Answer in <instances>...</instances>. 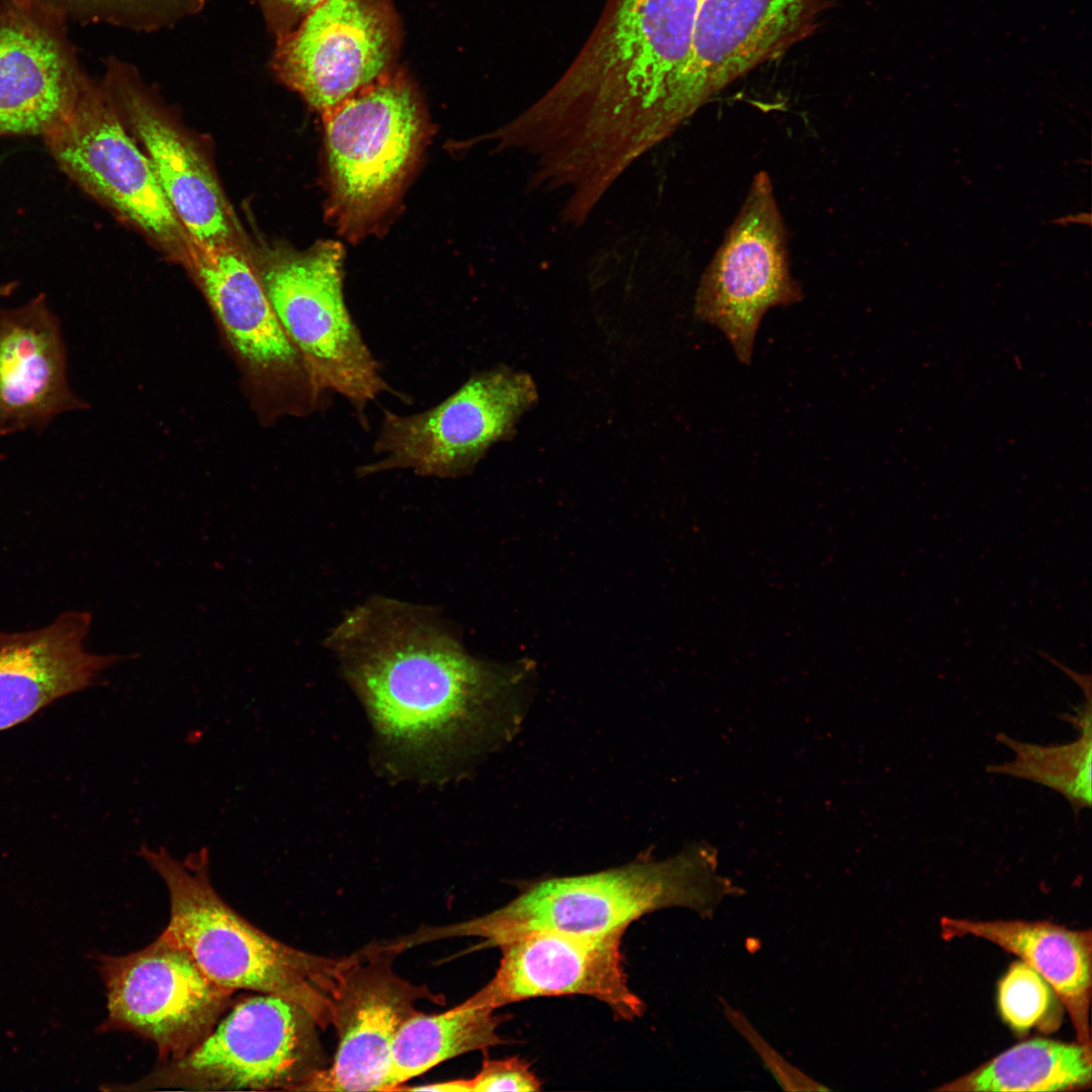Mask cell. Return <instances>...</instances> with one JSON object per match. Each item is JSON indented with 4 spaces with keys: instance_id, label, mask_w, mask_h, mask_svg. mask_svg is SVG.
Listing matches in <instances>:
<instances>
[{
    "instance_id": "6da1fadb",
    "label": "cell",
    "mask_w": 1092,
    "mask_h": 1092,
    "mask_svg": "<svg viewBox=\"0 0 1092 1092\" xmlns=\"http://www.w3.org/2000/svg\"><path fill=\"white\" fill-rule=\"evenodd\" d=\"M325 644L385 750L429 775L511 737L533 681L532 662L475 658L432 610L389 598L348 611Z\"/></svg>"
},
{
    "instance_id": "7a4b0ae2",
    "label": "cell",
    "mask_w": 1092,
    "mask_h": 1092,
    "mask_svg": "<svg viewBox=\"0 0 1092 1092\" xmlns=\"http://www.w3.org/2000/svg\"><path fill=\"white\" fill-rule=\"evenodd\" d=\"M702 0H607L573 61L530 106L563 144L632 163L684 120L678 96Z\"/></svg>"
},
{
    "instance_id": "3957f363",
    "label": "cell",
    "mask_w": 1092,
    "mask_h": 1092,
    "mask_svg": "<svg viewBox=\"0 0 1092 1092\" xmlns=\"http://www.w3.org/2000/svg\"><path fill=\"white\" fill-rule=\"evenodd\" d=\"M717 853L695 844L675 856L637 859L603 872L532 884L509 904L462 922L431 926L429 941L474 936L496 946L533 931L583 935L623 933L638 918L686 908L712 918L726 897L743 889L717 874Z\"/></svg>"
},
{
    "instance_id": "277c9868",
    "label": "cell",
    "mask_w": 1092,
    "mask_h": 1092,
    "mask_svg": "<svg viewBox=\"0 0 1092 1092\" xmlns=\"http://www.w3.org/2000/svg\"><path fill=\"white\" fill-rule=\"evenodd\" d=\"M138 855L167 887L170 915L164 930L211 981L236 992L283 997L306 1009L321 1029L331 1026L333 996L349 956L306 952L254 926L215 891L205 847L180 860L164 846L143 843Z\"/></svg>"
},
{
    "instance_id": "5b68a950",
    "label": "cell",
    "mask_w": 1092,
    "mask_h": 1092,
    "mask_svg": "<svg viewBox=\"0 0 1092 1092\" xmlns=\"http://www.w3.org/2000/svg\"><path fill=\"white\" fill-rule=\"evenodd\" d=\"M318 1028L306 1009L283 997L255 992L234 997L184 1056L158 1062L138 1081L109 1090L301 1091L327 1067Z\"/></svg>"
},
{
    "instance_id": "8992f818",
    "label": "cell",
    "mask_w": 1092,
    "mask_h": 1092,
    "mask_svg": "<svg viewBox=\"0 0 1092 1092\" xmlns=\"http://www.w3.org/2000/svg\"><path fill=\"white\" fill-rule=\"evenodd\" d=\"M332 217L350 235L395 201L421 153L426 116L418 90L389 69L322 112Z\"/></svg>"
},
{
    "instance_id": "52a82bcc",
    "label": "cell",
    "mask_w": 1092,
    "mask_h": 1092,
    "mask_svg": "<svg viewBox=\"0 0 1092 1092\" xmlns=\"http://www.w3.org/2000/svg\"><path fill=\"white\" fill-rule=\"evenodd\" d=\"M343 259L334 241L277 251L261 281L318 394L338 393L361 413L391 389L346 305Z\"/></svg>"
},
{
    "instance_id": "ba28073f",
    "label": "cell",
    "mask_w": 1092,
    "mask_h": 1092,
    "mask_svg": "<svg viewBox=\"0 0 1092 1092\" xmlns=\"http://www.w3.org/2000/svg\"><path fill=\"white\" fill-rule=\"evenodd\" d=\"M536 397L529 375L497 368L475 374L425 412L385 411L373 446L381 458L358 471L362 476L392 469L440 478L468 474Z\"/></svg>"
},
{
    "instance_id": "9c48e42d",
    "label": "cell",
    "mask_w": 1092,
    "mask_h": 1092,
    "mask_svg": "<svg viewBox=\"0 0 1092 1092\" xmlns=\"http://www.w3.org/2000/svg\"><path fill=\"white\" fill-rule=\"evenodd\" d=\"M107 997L98 1032L125 1031L153 1042L158 1062L184 1056L214 1026L236 991L211 981L163 930L144 948L95 956Z\"/></svg>"
},
{
    "instance_id": "30bf717a",
    "label": "cell",
    "mask_w": 1092,
    "mask_h": 1092,
    "mask_svg": "<svg viewBox=\"0 0 1092 1092\" xmlns=\"http://www.w3.org/2000/svg\"><path fill=\"white\" fill-rule=\"evenodd\" d=\"M802 298L790 272L788 236L771 180L761 171L701 278L696 314L718 328L739 361L749 364L765 312Z\"/></svg>"
},
{
    "instance_id": "8fae6325",
    "label": "cell",
    "mask_w": 1092,
    "mask_h": 1092,
    "mask_svg": "<svg viewBox=\"0 0 1092 1092\" xmlns=\"http://www.w3.org/2000/svg\"><path fill=\"white\" fill-rule=\"evenodd\" d=\"M43 139L71 180L186 262L191 240L101 86L91 81L73 112Z\"/></svg>"
},
{
    "instance_id": "7c38bea8",
    "label": "cell",
    "mask_w": 1092,
    "mask_h": 1092,
    "mask_svg": "<svg viewBox=\"0 0 1092 1092\" xmlns=\"http://www.w3.org/2000/svg\"><path fill=\"white\" fill-rule=\"evenodd\" d=\"M401 39L389 0H325L275 40V77L320 112L391 69Z\"/></svg>"
},
{
    "instance_id": "4fadbf2b",
    "label": "cell",
    "mask_w": 1092,
    "mask_h": 1092,
    "mask_svg": "<svg viewBox=\"0 0 1092 1092\" xmlns=\"http://www.w3.org/2000/svg\"><path fill=\"white\" fill-rule=\"evenodd\" d=\"M399 952L373 943L349 956L332 1001L338 1045L330 1067L301 1091H389L390 1056L403 1023L420 1012L418 1002L443 1004L444 997L393 970Z\"/></svg>"
},
{
    "instance_id": "5bb4252c",
    "label": "cell",
    "mask_w": 1092,
    "mask_h": 1092,
    "mask_svg": "<svg viewBox=\"0 0 1092 1092\" xmlns=\"http://www.w3.org/2000/svg\"><path fill=\"white\" fill-rule=\"evenodd\" d=\"M623 933L583 935L533 931L498 947L493 978L469 998L497 1009L538 997L582 995L607 1004L615 1015L633 1020L644 1004L631 990L620 949Z\"/></svg>"
},
{
    "instance_id": "9a60e30c",
    "label": "cell",
    "mask_w": 1092,
    "mask_h": 1092,
    "mask_svg": "<svg viewBox=\"0 0 1092 1092\" xmlns=\"http://www.w3.org/2000/svg\"><path fill=\"white\" fill-rule=\"evenodd\" d=\"M91 81L53 9L40 0L0 8V136L47 135L75 109Z\"/></svg>"
},
{
    "instance_id": "2e32d148",
    "label": "cell",
    "mask_w": 1092,
    "mask_h": 1092,
    "mask_svg": "<svg viewBox=\"0 0 1092 1092\" xmlns=\"http://www.w3.org/2000/svg\"><path fill=\"white\" fill-rule=\"evenodd\" d=\"M826 0H702L678 96L690 117L714 94L817 27Z\"/></svg>"
},
{
    "instance_id": "e0dca14e",
    "label": "cell",
    "mask_w": 1092,
    "mask_h": 1092,
    "mask_svg": "<svg viewBox=\"0 0 1092 1092\" xmlns=\"http://www.w3.org/2000/svg\"><path fill=\"white\" fill-rule=\"evenodd\" d=\"M105 65L101 87L145 146L162 189L191 242L203 248L236 244L232 210L205 159L177 130L132 64L111 57Z\"/></svg>"
},
{
    "instance_id": "ac0fdd59",
    "label": "cell",
    "mask_w": 1092,
    "mask_h": 1092,
    "mask_svg": "<svg viewBox=\"0 0 1092 1092\" xmlns=\"http://www.w3.org/2000/svg\"><path fill=\"white\" fill-rule=\"evenodd\" d=\"M91 621L88 612L67 611L35 629L0 631V731L89 688L104 669L131 658L88 651Z\"/></svg>"
},
{
    "instance_id": "d6986e66",
    "label": "cell",
    "mask_w": 1092,
    "mask_h": 1092,
    "mask_svg": "<svg viewBox=\"0 0 1092 1092\" xmlns=\"http://www.w3.org/2000/svg\"><path fill=\"white\" fill-rule=\"evenodd\" d=\"M66 367L61 326L44 294L0 308V435L41 430L82 406Z\"/></svg>"
},
{
    "instance_id": "ffe728a7",
    "label": "cell",
    "mask_w": 1092,
    "mask_h": 1092,
    "mask_svg": "<svg viewBox=\"0 0 1092 1092\" xmlns=\"http://www.w3.org/2000/svg\"><path fill=\"white\" fill-rule=\"evenodd\" d=\"M186 264L244 358L263 368L300 372L309 377L301 355L274 312L262 281L237 244L203 248L191 242Z\"/></svg>"
},
{
    "instance_id": "44dd1931",
    "label": "cell",
    "mask_w": 1092,
    "mask_h": 1092,
    "mask_svg": "<svg viewBox=\"0 0 1092 1092\" xmlns=\"http://www.w3.org/2000/svg\"><path fill=\"white\" fill-rule=\"evenodd\" d=\"M945 940L974 936L1016 954L1052 987L1068 1011L1077 1041L1091 1044V931L1075 930L1051 921L973 920L943 916Z\"/></svg>"
},
{
    "instance_id": "7402d4cb",
    "label": "cell",
    "mask_w": 1092,
    "mask_h": 1092,
    "mask_svg": "<svg viewBox=\"0 0 1092 1092\" xmlns=\"http://www.w3.org/2000/svg\"><path fill=\"white\" fill-rule=\"evenodd\" d=\"M1092 1045L1036 1037L1021 1041L969 1073L943 1083L945 1092H1055L1090 1088Z\"/></svg>"
},
{
    "instance_id": "603a6c76",
    "label": "cell",
    "mask_w": 1092,
    "mask_h": 1092,
    "mask_svg": "<svg viewBox=\"0 0 1092 1092\" xmlns=\"http://www.w3.org/2000/svg\"><path fill=\"white\" fill-rule=\"evenodd\" d=\"M494 1011L467 998L444 1012L420 1011L408 1018L392 1044L389 1091L445 1061L500 1044V1017Z\"/></svg>"
},
{
    "instance_id": "cb8c5ba5",
    "label": "cell",
    "mask_w": 1092,
    "mask_h": 1092,
    "mask_svg": "<svg viewBox=\"0 0 1092 1092\" xmlns=\"http://www.w3.org/2000/svg\"><path fill=\"white\" fill-rule=\"evenodd\" d=\"M1086 705L1073 721L1079 727V738L1065 745L1041 746L1023 743L1008 736L998 740L1015 752L1012 761L988 767V771L1029 780L1062 794L1075 813L1091 805V704Z\"/></svg>"
},
{
    "instance_id": "d4e9b609",
    "label": "cell",
    "mask_w": 1092,
    "mask_h": 1092,
    "mask_svg": "<svg viewBox=\"0 0 1092 1092\" xmlns=\"http://www.w3.org/2000/svg\"><path fill=\"white\" fill-rule=\"evenodd\" d=\"M1057 999L1050 984L1021 960L1010 964L998 982L999 1014L1017 1035L1023 1036L1032 1028L1044 1032L1057 1029L1061 1020Z\"/></svg>"
},
{
    "instance_id": "484cf974",
    "label": "cell",
    "mask_w": 1092,
    "mask_h": 1092,
    "mask_svg": "<svg viewBox=\"0 0 1092 1092\" xmlns=\"http://www.w3.org/2000/svg\"><path fill=\"white\" fill-rule=\"evenodd\" d=\"M87 20L138 32L171 28L198 14L207 0H66Z\"/></svg>"
},
{
    "instance_id": "4316f807",
    "label": "cell",
    "mask_w": 1092,
    "mask_h": 1092,
    "mask_svg": "<svg viewBox=\"0 0 1092 1092\" xmlns=\"http://www.w3.org/2000/svg\"><path fill=\"white\" fill-rule=\"evenodd\" d=\"M727 1020L746 1039L759 1056L779 1085L788 1091H827L829 1088L818 1083L801 1070L790 1064L756 1031L745 1015L720 998Z\"/></svg>"
},
{
    "instance_id": "83f0119b",
    "label": "cell",
    "mask_w": 1092,
    "mask_h": 1092,
    "mask_svg": "<svg viewBox=\"0 0 1092 1092\" xmlns=\"http://www.w3.org/2000/svg\"><path fill=\"white\" fill-rule=\"evenodd\" d=\"M468 1092L540 1090L541 1083L527 1063L519 1058L484 1060L479 1072L467 1079Z\"/></svg>"
},
{
    "instance_id": "f1b7e54d",
    "label": "cell",
    "mask_w": 1092,
    "mask_h": 1092,
    "mask_svg": "<svg viewBox=\"0 0 1092 1092\" xmlns=\"http://www.w3.org/2000/svg\"><path fill=\"white\" fill-rule=\"evenodd\" d=\"M268 32L275 40L293 30L325 0H256Z\"/></svg>"
},
{
    "instance_id": "f546056e",
    "label": "cell",
    "mask_w": 1092,
    "mask_h": 1092,
    "mask_svg": "<svg viewBox=\"0 0 1092 1092\" xmlns=\"http://www.w3.org/2000/svg\"><path fill=\"white\" fill-rule=\"evenodd\" d=\"M399 1090L411 1091H435V1092H468L467 1079H456L437 1083L426 1084L416 1087H400Z\"/></svg>"
},
{
    "instance_id": "4dcf8cb0",
    "label": "cell",
    "mask_w": 1092,
    "mask_h": 1092,
    "mask_svg": "<svg viewBox=\"0 0 1092 1092\" xmlns=\"http://www.w3.org/2000/svg\"><path fill=\"white\" fill-rule=\"evenodd\" d=\"M15 286H16L15 282H9V283L0 285V297L10 295L12 293V291L14 290Z\"/></svg>"
}]
</instances>
